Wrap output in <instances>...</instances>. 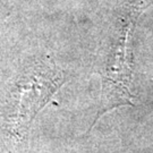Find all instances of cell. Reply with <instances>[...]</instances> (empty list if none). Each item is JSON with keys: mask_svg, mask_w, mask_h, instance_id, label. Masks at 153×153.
Instances as JSON below:
<instances>
[{"mask_svg": "<svg viewBox=\"0 0 153 153\" xmlns=\"http://www.w3.org/2000/svg\"><path fill=\"white\" fill-rule=\"evenodd\" d=\"M136 16V9L131 10L121 25L119 36L110 56L107 77L103 84V100L98 118L110 109L129 103V93L127 90L129 82V43Z\"/></svg>", "mask_w": 153, "mask_h": 153, "instance_id": "cell-1", "label": "cell"}, {"mask_svg": "<svg viewBox=\"0 0 153 153\" xmlns=\"http://www.w3.org/2000/svg\"><path fill=\"white\" fill-rule=\"evenodd\" d=\"M61 83L62 78L59 73L48 68L28 75L27 79L19 84L13 114V126L17 131L26 127L32 121Z\"/></svg>", "mask_w": 153, "mask_h": 153, "instance_id": "cell-2", "label": "cell"}]
</instances>
